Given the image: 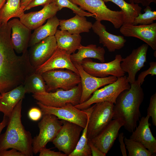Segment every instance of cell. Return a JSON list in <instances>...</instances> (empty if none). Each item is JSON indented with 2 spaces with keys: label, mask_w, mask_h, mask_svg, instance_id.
<instances>
[{
  "label": "cell",
  "mask_w": 156,
  "mask_h": 156,
  "mask_svg": "<svg viewBox=\"0 0 156 156\" xmlns=\"http://www.w3.org/2000/svg\"><path fill=\"white\" fill-rule=\"evenodd\" d=\"M11 29L8 23H0V94L23 84L26 77L35 71L28 51L18 56L11 41Z\"/></svg>",
  "instance_id": "obj_1"
},
{
  "label": "cell",
  "mask_w": 156,
  "mask_h": 156,
  "mask_svg": "<svg viewBox=\"0 0 156 156\" xmlns=\"http://www.w3.org/2000/svg\"><path fill=\"white\" fill-rule=\"evenodd\" d=\"M130 85V89L124 90L118 97L113 107V119L121 120L125 129L132 133L141 116L140 107L144 94L141 86L136 80Z\"/></svg>",
  "instance_id": "obj_2"
},
{
  "label": "cell",
  "mask_w": 156,
  "mask_h": 156,
  "mask_svg": "<svg viewBox=\"0 0 156 156\" xmlns=\"http://www.w3.org/2000/svg\"><path fill=\"white\" fill-rule=\"evenodd\" d=\"M23 99L15 107L9 118L6 130L0 136V151L14 148L25 156L33 155V138L22 124L21 110Z\"/></svg>",
  "instance_id": "obj_3"
},
{
  "label": "cell",
  "mask_w": 156,
  "mask_h": 156,
  "mask_svg": "<svg viewBox=\"0 0 156 156\" xmlns=\"http://www.w3.org/2000/svg\"><path fill=\"white\" fill-rule=\"evenodd\" d=\"M56 90L54 92L34 94L32 96L43 105L53 107H62L67 103H71L74 106L80 103L82 93L81 83L70 90Z\"/></svg>",
  "instance_id": "obj_4"
},
{
  "label": "cell",
  "mask_w": 156,
  "mask_h": 156,
  "mask_svg": "<svg viewBox=\"0 0 156 156\" xmlns=\"http://www.w3.org/2000/svg\"><path fill=\"white\" fill-rule=\"evenodd\" d=\"M130 88L131 85L126 75L117 78L115 82L96 90L87 100L75 106L82 110L89 107L93 104L98 103L109 102L115 104L120 94L124 90L130 89Z\"/></svg>",
  "instance_id": "obj_5"
},
{
  "label": "cell",
  "mask_w": 156,
  "mask_h": 156,
  "mask_svg": "<svg viewBox=\"0 0 156 156\" xmlns=\"http://www.w3.org/2000/svg\"><path fill=\"white\" fill-rule=\"evenodd\" d=\"M83 10L94 14L96 20L106 21L111 23L116 29L124 23V15L122 11L111 10L103 0H70Z\"/></svg>",
  "instance_id": "obj_6"
},
{
  "label": "cell",
  "mask_w": 156,
  "mask_h": 156,
  "mask_svg": "<svg viewBox=\"0 0 156 156\" xmlns=\"http://www.w3.org/2000/svg\"><path fill=\"white\" fill-rule=\"evenodd\" d=\"M114 104L103 102L95 103L89 118L87 131L88 140H91L100 132L112 120Z\"/></svg>",
  "instance_id": "obj_7"
},
{
  "label": "cell",
  "mask_w": 156,
  "mask_h": 156,
  "mask_svg": "<svg viewBox=\"0 0 156 156\" xmlns=\"http://www.w3.org/2000/svg\"><path fill=\"white\" fill-rule=\"evenodd\" d=\"M42 115V119L38 124L39 133L33 139V152L34 154L39 153L40 149L46 147L49 142H52L62 124L61 120L54 115Z\"/></svg>",
  "instance_id": "obj_8"
},
{
  "label": "cell",
  "mask_w": 156,
  "mask_h": 156,
  "mask_svg": "<svg viewBox=\"0 0 156 156\" xmlns=\"http://www.w3.org/2000/svg\"><path fill=\"white\" fill-rule=\"evenodd\" d=\"M47 86V92L59 88L70 90L81 83L79 75L67 69H55L41 74Z\"/></svg>",
  "instance_id": "obj_9"
},
{
  "label": "cell",
  "mask_w": 156,
  "mask_h": 156,
  "mask_svg": "<svg viewBox=\"0 0 156 156\" xmlns=\"http://www.w3.org/2000/svg\"><path fill=\"white\" fill-rule=\"evenodd\" d=\"M61 120L62 127L52 142L59 151L69 156L75 149L83 128L75 123Z\"/></svg>",
  "instance_id": "obj_10"
},
{
  "label": "cell",
  "mask_w": 156,
  "mask_h": 156,
  "mask_svg": "<svg viewBox=\"0 0 156 156\" xmlns=\"http://www.w3.org/2000/svg\"><path fill=\"white\" fill-rule=\"evenodd\" d=\"M122 58L120 54H117L113 61L101 63L86 58L83 60L81 65L86 72L94 77L104 78L113 76L118 78L125 75V73L120 66Z\"/></svg>",
  "instance_id": "obj_11"
},
{
  "label": "cell",
  "mask_w": 156,
  "mask_h": 156,
  "mask_svg": "<svg viewBox=\"0 0 156 156\" xmlns=\"http://www.w3.org/2000/svg\"><path fill=\"white\" fill-rule=\"evenodd\" d=\"M42 114L54 115L59 119L64 120L77 124L84 128L88 121L86 112L83 109L76 108L71 103H67L64 106L56 107L43 105L37 101Z\"/></svg>",
  "instance_id": "obj_12"
},
{
  "label": "cell",
  "mask_w": 156,
  "mask_h": 156,
  "mask_svg": "<svg viewBox=\"0 0 156 156\" xmlns=\"http://www.w3.org/2000/svg\"><path fill=\"white\" fill-rule=\"evenodd\" d=\"M148 46L146 44H143L122 59L121 67L125 73H128L127 78L130 84L135 82L137 73L145 66Z\"/></svg>",
  "instance_id": "obj_13"
},
{
  "label": "cell",
  "mask_w": 156,
  "mask_h": 156,
  "mask_svg": "<svg viewBox=\"0 0 156 156\" xmlns=\"http://www.w3.org/2000/svg\"><path fill=\"white\" fill-rule=\"evenodd\" d=\"M73 63L79 72L81 79L82 93L79 104L87 100L99 88L112 83L117 79V78L113 76L104 78L94 77L86 72L81 64Z\"/></svg>",
  "instance_id": "obj_14"
},
{
  "label": "cell",
  "mask_w": 156,
  "mask_h": 156,
  "mask_svg": "<svg viewBox=\"0 0 156 156\" xmlns=\"http://www.w3.org/2000/svg\"><path fill=\"white\" fill-rule=\"evenodd\" d=\"M57 47L55 36L47 37L30 47L28 51L30 64L35 70L47 61Z\"/></svg>",
  "instance_id": "obj_15"
},
{
  "label": "cell",
  "mask_w": 156,
  "mask_h": 156,
  "mask_svg": "<svg viewBox=\"0 0 156 156\" xmlns=\"http://www.w3.org/2000/svg\"><path fill=\"white\" fill-rule=\"evenodd\" d=\"M120 32L124 36L139 38L152 49L156 50V23L148 25H134L125 23L120 27Z\"/></svg>",
  "instance_id": "obj_16"
},
{
  "label": "cell",
  "mask_w": 156,
  "mask_h": 156,
  "mask_svg": "<svg viewBox=\"0 0 156 156\" xmlns=\"http://www.w3.org/2000/svg\"><path fill=\"white\" fill-rule=\"evenodd\" d=\"M123 125L124 123L121 120L114 119L97 135L90 140L106 155L118 136L120 129Z\"/></svg>",
  "instance_id": "obj_17"
},
{
  "label": "cell",
  "mask_w": 156,
  "mask_h": 156,
  "mask_svg": "<svg viewBox=\"0 0 156 156\" xmlns=\"http://www.w3.org/2000/svg\"><path fill=\"white\" fill-rule=\"evenodd\" d=\"M11 29V41L14 51L23 54L28 50L31 30L18 19L14 18L8 22Z\"/></svg>",
  "instance_id": "obj_18"
},
{
  "label": "cell",
  "mask_w": 156,
  "mask_h": 156,
  "mask_svg": "<svg viewBox=\"0 0 156 156\" xmlns=\"http://www.w3.org/2000/svg\"><path fill=\"white\" fill-rule=\"evenodd\" d=\"M70 54L58 47L44 63L35 70V72L41 75L52 70L65 69L70 70L79 75V72L71 60Z\"/></svg>",
  "instance_id": "obj_19"
},
{
  "label": "cell",
  "mask_w": 156,
  "mask_h": 156,
  "mask_svg": "<svg viewBox=\"0 0 156 156\" xmlns=\"http://www.w3.org/2000/svg\"><path fill=\"white\" fill-rule=\"evenodd\" d=\"M59 11L57 6L53 2L39 11L24 13L19 18L20 20L31 30L35 29L42 25L47 20L55 15Z\"/></svg>",
  "instance_id": "obj_20"
},
{
  "label": "cell",
  "mask_w": 156,
  "mask_h": 156,
  "mask_svg": "<svg viewBox=\"0 0 156 156\" xmlns=\"http://www.w3.org/2000/svg\"><path fill=\"white\" fill-rule=\"evenodd\" d=\"M150 117L147 115L141 118L139 125L132 132L130 138L141 143L155 156L156 153V139L150 128L151 125L149 122Z\"/></svg>",
  "instance_id": "obj_21"
},
{
  "label": "cell",
  "mask_w": 156,
  "mask_h": 156,
  "mask_svg": "<svg viewBox=\"0 0 156 156\" xmlns=\"http://www.w3.org/2000/svg\"><path fill=\"white\" fill-rule=\"evenodd\" d=\"M92 28L99 36V43L106 47L109 52H114L124 46L126 40L124 37L108 32L105 26L102 24L101 21L96 20L92 24Z\"/></svg>",
  "instance_id": "obj_22"
},
{
  "label": "cell",
  "mask_w": 156,
  "mask_h": 156,
  "mask_svg": "<svg viewBox=\"0 0 156 156\" xmlns=\"http://www.w3.org/2000/svg\"><path fill=\"white\" fill-rule=\"evenodd\" d=\"M26 93L23 84L8 92L1 94L0 112L8 118L11 116L15 106Z\"/></svg>",
  "instance_id": "obj_23"
},
{
  "label": "cell",
  "mask_w": 156,
  "mask_h": 156,
  "mask_svg": "<svg viewBox=\"0 0 156 156\" xmlns=\"http://www.w3.org/2000/svg\"><path fill=\"white\" fill-rule=\"evenodd\" d=\"M76 53L71 54V60L73 63L81 64L83 60L86 58H94L99 60L101 63L105 62L104 48L101 47H97L94 44H90L83 46L81 44L78 48Z\"/></svg>",
  "instance_id": "obj_24"
},
{
  "label": "cell",
  "mask_w": 156,
  "mask_h": 156,
  "mask_svg": "<svg viewBox=\"0 0 156 156\" xmlns=\"http://www.w3.org/2000/svg\"><path fill=\"white\" fill-rule=\"evenodd\" d=\"M92 24L87 21L85 16L76 15L68 19L60 20L59 28L66 30L71 34H78L82 32H88Z\"/></svg>",
  "instance_id": "obj_25"
},
{
  "label": "cell",
  "mask_w": 156,
  "mask_h": 156,
  "mask_svg": "<svg viewBox=\"0 0 156 156\" xmlns=\"http://www.w3.org/2000/svg\"><path fill=\"white\" fill-rule=\"evenodd\" d=\"M60 20L55 15L48 19L46 23L34 29L31 34L28 47H31L49 36H54L59 25Z\"/></svg>",
  "instance_id": "obj_26"
},
{
  "label": "cell",
  "mask_w": 156,
  "mask_h": 156,
  "mask_svg": "<svg viewBox=\"0 0 156 156\" xmlns=\"http://www.w3.org/2000/svg\"><path fill=\"white\" fill-rule=\"evenodd\" d=\"M57 47L71 54L81 44V37L79 34H71L66 30H57L54 35Z\"/></svg>",
  "instance_id": "obj_27"
},
{
  "label": "cell",
  "mask_w": 156,
  "mask_h": 156,
  "mask_svg": "<svg viewBox=\"0 0 156 156\" xmlns=\"http://www.w3.org/2000/svg\"><path fill=\"white\" fill-rule=\"evenodd\" d=\"M21 0H7L0 10V23H6L13 17L20 18L24 11L21 8Z\"/></svg>",
  "instance_id": "obj_28"
},
{
  "label": "cell",
  "mask_w": 156,
  "mask_h": 156,
  "mask_svg": "<svg viewBox=\"0 0 156 156\" xmlns=\"http://www.w3.org/2000/svg\"><path fill=\"white\" fill-rule=\"evenodd\" d=\"M105 3L112 2L121 9L124 15V23L132 24L135 18L141 13L142 8L138 4L128 3L124 0H103Z\"/></svg>",
  "instance_id": "obj_29"
},
{
  "label": "cell",
  "mask_w": 156,
  "mask_h": 156,
  "mask_svg": "<svg viewBox=\"0 0 156 156\" xmlns=\"http://www.w3.org/2000/svg\"><path fill=\"white\" fill-rule=\"evenodd\" d=\"M23 85L26 93L34 94L47 92V86L42 75L35 71L26 77Z\"/></svg>",
  "instance_id": "obj_30"
},
{
  "label": "cell",
  "mask_w": 156,
  "mask_h": 156,
  "mask_svg": "<svg viewBox=\"0 0 156 156\" xmlns=\"http://www.w3.org/2000/svg\"><path fill=\"white\" fill-rule=\"evenodd\" d=\"M93 107V105L83 109L86 112L87 115V122L85 127L83 129L82 134L75 149L69 156H92L90 148L88 143L87 131L90 114Z\"/></svg>",
  "instance_id": "obj_31"
},
{
  "label": "cell",
  "mask_w": 156,
  "mask_h": 156,
  "mask_svg": "<svg viewBox=\"0 0 156 156\" xmlns=\"http://www.w3.org/2000/svg\"><path fill=\"white\" fill-rule=\"evenodd\" d=\"M124 140L129 156H154L141 143L126 137H124Z\"/></svg>",
  "instance_id": "obj_32"
},
{
  "label": "cell",
  "mask_w": 156,
  "mask_h": 156,
  "mask_svg": "<svg viewBox=\"0 0 156 156\" xmlns=\"http://www.w3.org/2000/svg\"><path fill=\"white\" fill-rule=\"evenodd\" d=\"M53 2L57 6L59 11L64 8L66 7L71 10L76 15L85 16H91L94 18L96 17L94 14L85 11L70 0H54Z\"/></svg>",
  "instance_id": "obj_33"
},
{
  "label": "cell",
  "mask_w": 156,
  "mask_h": 156,
  "mask_svg": "<svg viewBox=\"0 0 156 156\" xmlns=\"http://www.w3.org/2000/svg\"><path fill=\"white\" fill-rule=\"evenodd\" d=\"M144 13L140 14L134 19L132 25H148L153 23L156 20V11H152L150 7L148 5L144 9Z\"/></svg>",
  "instance_id": "obj_34"
},
{
  "label": "cell",
  "mask_w": 156,
  "mask_h": 156,
  "mask_svg": "<svg viewBox=\"0 0 156 156\" xmlns=\"http://www.w3.org/2000/svg\"><path fill=\"white\" fill-rule=\"evenodd\" d=\"M150 67L147 70L142 71L138 75L137 83L140 86L143 83L145 77L148 75L153 76L156 75V62H152L149 63Z\"/></svg>",
  "instance_id": "obj_35"
},
{
  "label": "cell",
  "mask_w": 156,
  "mask_h": 156,
  "mask_svg": "<svg viewBox=\"0 0 156 156\" xmlns=\"http://www.w3.org/2000/svg\"><path fill=\"white\" fill-rule=\"evenodd\" d=\"M147 115L151 117L154 126H156V93L152 95L147 109Z\"/></svg>",
  "instance_id": "obj_36"
},
{
  "label": "cell",
  "mask_w": 156,
  "mask_h": 156,
  "mask_svg": "<svg viewBox=\"0 0 156 156\" xmlns=\"http://www.w3.org/2000/svg\"><path fill=\"white\" fill-rule=\"evenodd\" d=\"M54 0H33L25 7V11L35 7L41 5L43 7L53 2Z\"/></svg>",
  "instance_id": "obj_37"
},
{
  "label": "cell",
  "mask_w": 156,
  "mask_h": 156,
  "mask_svg": "<svg viewBox=\"0 0 156 156\" xmlns=\"http://www.w3.org/2000/svg\"><path fill=\"white\" fill-rule=\"evenodd\" d=\"M39 153V156H67L63 153L52 151L51 148H47L46 147L41 149Z\"/></svg>",
  "instance_id": "obj_38"
},
{
  "label": "cell",
  "mask_w": 156,
  "mask_h": 156,
  "mask_svg": "<svg viewBox=\"0 0 156 156\" xmlns=\"http://www.w3.org/2000/svg\"><path fill=\"white\" fill-rule=\"evenodd\" d=\"M42 114L41 110L37 107L31 108L28 113V115L29 118L34 121L39 120L41 118Z\"/></svg>",
  "instance_id": "obj_39"
},
{
  "label": "cell",
  "mask_w": 156,
  "mask_h": 156,
  "mask_svg": "<svg viewBox=\"0 0 156 156\" xmlns=\"http://www.w3.org/2000/svg\"><path fill=\"white\" fill-rule=\"evenodd\" d=\"M0 156H25L20 151L14 148L10 150H4L0 151Z\"/></svg>",
  "instance_id": "obj_40"
},
{
  "label": "cell",
  "mask_w": 156,
  "mask_h": 156,
  "mask_svg": "<svg viewBox=\"0 0 156 156\" xmlns=\"http://www.w3.org/2000/svg\"><path fill=\"white\" fill-rule=\"evenodd\" d=\"M88 143L90 148L92 156H105L106 155V154L96 147L90 140H88Z\"/></svg>",
  "instance_id": "obj_41"
},
{
  "label": "cell",
  "mask_w": 156,
  "mask_h": 156,
  "mask_svg": "<svg viewBox=\"0 0 156 156\" xmlns=\"http://www.w3.org/2000/svg\"><path fill=\"white\" fill-rule=\"evenodd\" d=\"M118 137V140L120 144V148L122 155L123 156H127V154L124 140L125 137L124 133L123 132L120 133L119 134Z\"/></svg>",
  "instance_id": "obj_42"
},
{
  "label": "cell",
  "mask_w": 156,
  "mask_h": 156,
  "mask_svg": "<svg viewBox=\"0 0 156 156\" xmlns=\"http://www.w3.org/2000/svg\"><path fill=\"white\" fill-rule=\"evenodd\" d=\"M130 3H141L144 6L149 5L152 3H156V0H129Z\"/></svg>",
  "instance_id": "obj_43"
},
{
  "label": "cell",
  "mask_w": 156,
  "mask_h": 156,
  "mask_svg": "<svg viewBox=\"0 0 156 156\" xmlns=\"http://www.w3.org/2000/svg\"><path fill=\"white\" fill-rule=\"evenodd\" d=\"M9 119V118L4 116L2 121L0 123V136L3 129L7 125Z\"/></svg>",
  "instance_id": "obj_44"
},
{
  "label": "cell",
  "mask_w": 156,
  "mask_h": 156,
  "mask_svg": "<svg viewBox=\"0 0 156 156\" xmlns=\"http://www.w3.org/2000/svg\"><path fill=\"white\" fill-rule=\"evenodd\" d=\"M32 0H21L20 4L21 8L24 10L25 7Z\"/></svg>",
  "instance_id": "obj_45"
},
{
  "label": "cell",
  "mask_w": 156,
  "mask_h": 156,
  "mask_svg": "<svg viewBox=\"0 0 156 156\" xmlns=\"http://www.w3.org/2000/svg\"><path fill=\"white\" fill-rule=\"evenodd\" d=\"M7 0H0V10L6 2Z\"/></svg>",
  "instance_id": "obj_46"
},
{
  "label": "cell",
  "mask_w": 156,
  "mask_h": 156,
  "mask_svg": "<svg viewBox=\"0 0 156 156\" xmlns=\"http://www.w3.org/2000/svg\"><path fill=\"white\" fill-rule=\"evenodd\" d=\"M1 98V94H0V99Z\"/></svg>",
  "instance_id": "obj_47"
}]
</instances>
